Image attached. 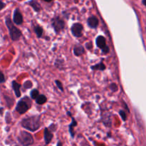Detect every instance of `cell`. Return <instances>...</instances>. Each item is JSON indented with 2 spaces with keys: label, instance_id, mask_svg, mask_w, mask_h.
<instances>
[{
  "label": "cell",
  "instance_id": "7a4b0ae2",
  "mask_svg": "<svg viewBox=\"0 0 146 146\" xmlns=\"http://www.w3.org/2000/svg\"><path fill=\"white\" fill-rule=\"evenodd\" d=\"M5 24L9 30V34L11 39L14 41L19 40L22 35V33L19 29L15 27L9 16H7L5 17Z\"/></svg>",
  "mask_w": 146,
  "mask_h": 146
},
{
  "label": "cell",
  "instance_id": "7402d4cb",
  "mask_svg": "<svg viewBox=\"0 0 146 146\" xmlns=\"http://www.w3.org/2000/svg\"><path fill=\"white\" fill-rule=\"evenodd\" d=\"M55 84H56V86L58 87V89H59L60 91H62V92H64V86H63L62 83H61L60 81H58V80H56Z\"/></svg>",
  "mask_w": 146,
  "mask_h": 146
},
{
  "label": "cell",
  "instance_id": "30bf717a",
  "mask_svg": "<svg viewBox=\"0 0 146 146\" xmlns=\"http://www.w3.org/2000/svg\"><path fill=\"white\" fill-rule=\"evenodd\" d=\"M96 46L98 48L102 50L107 46L106 39L104 36H98L97 38H96Z\"/></svg>",
  "mask_w": 146,
  "mask_h": 146
},
{
  "label": "cell",
  "instance_id": "83f0119b",
  "mask_svg": "<svg viewBox=\"0 0 146 146\" xmlns=\"http://www.w3.org/2000/svg\"><path fill=\"white\" fill-rule=\"evenodd\" d=\"M142 3L144 6L146 5V2H145V0H142Z\"/></svg>",
  "mask_w": 146,
  "mask_h": 146
},
{
  "label": "cell",
  "instance_id": "f546056e",
  "mask_svg": "<svg viewBox=\"0 0 146 146\" xmlns=\"http://www.w3.org/2000/svg\"><path fill=\"white\" fill-rule=\"evenodd\" d=\"M62 145V144H61V143L58 142V143H57V145Z\"/></svg>",
  "mask_w": 146,
  "mask_h": 146
},
{
  "label": "cell",
  "instance_id": "2e32d148",
  "mask_svg": "<svg viewBox=\"0 0 146 146\" xmlns=\"http://www.w3.org/2000/svg\"><path fill=\"white\" fill-rule=\"evenodd\" d=\"M36 103L38 105H43V104H46L47 101V98L45 95L44 94H39L37 96V98L35 99Z\"/></svg>",
  "mask_w": 146,
  "mask_h": 146
},
{
  "label": "cell",
  "instance_id": "5bb4252c",
  "mask_svg": "<svg viewBox=\"0 0 146 146\" xmlns=\"http://www.w3.org/2000/svg\"><path fill=\"white\" fill-rule=\"evenodd\" d=\"M91 69L93 71H104L106 69V66L104 64V63L103 61H101L98 64H95V65H92L91 66Z\"/></svg>",
  "mask_w": 146,
  "mask_h": 146
},
{
  "label": "cell",
  "instance_id": "484cf974",
  "mask_svg": "<svg viewBox=\"0 0 146 146\" xmlns=\"http://www.w3.org/2000/svg\"><path fill=\"white\" fill-rule=\"evenodd\" d=\"M5 7H6L5 3L3 2L1 0H0V11H1V9H4Z\"/></svg>",
  "mask_w": 146,
  "mask_h": 146
},
{
  "label": "cell",
  "instance_id": "6da1fadb",
  "mask_svg": "<svg viewBox=\"0 0 146 146\" xmlns=\"http://www.w3.org/2000/svg\"><path fill=\"white\" fill-rule=\"evenodd\" d=\"M20 123H21V126L25 129L28 130L31 132H35L41 128V117L40 115H37L25 117L21 120Z\"/></svg>",
  "mask_w": 146,
  "mask_h": 146
},
{
  "label": "cell",
  "instance_id": "44dd1931",
  "mask_svg": "<svg viewBox=\"0 0 146 146\" xmlns=\"http://www.w3.org/2000/svg\"><path fill=\"white\" fill-rule=\"evenodd\" d=\"M109 88L112 92H116L118 90V86L115 83H112V84L109 86Z\"/></svg>",
  "mask_w": 146,
  "mask_h": 146
},
{
  "label": "cell",
  "instance_id": "3957f363",
  "mask_svg": "<svg viewBox=\"0 0 146 146\" xmlns=\"http://www.w3.org/2000/svg\"><path fill=\"white\" fill-rule=\"evenodd\" d=\"M31 106V101L29 98L25 96L21 98L20 101L17 103L16 106V111L20 115L26 113L29 110Z\"/></svg>",
  "mask_w": 146,
  "mask_h": 146
},
{
  "label": "cell",
  "instance_id": "d6986e66",
  "mask_svg": "<svg viewBox=\"0 0 146 146\" xmlns=\"http://www.w3.org/2000/svg\"><path fill=\"white\" fill-rule=\"evenodd\" d=\"M64 60L62 59H56V60L55 63H54V66H55L56 68H59V69H61V66H64Z\"/></svg>",
  "mask_w": 146,
  "mask_h": 146
},
{
  "label": "cell",
  "instance_id": "603a6c76",
  "mask_svg": "<svg viewBox=\"0 0 146 146\" xmlns=\"http://www.w3.org/2000/svg\"><path fill=\"white\" fill-rule=\"evenodd\" d=\"M33 84L31 81H27L24 84V88H27V89H29V88H31L32 87Z\"/></svg>",
  "mask_w": 146,
  "mask_h": 146
},
{
  "label": "cell",
  "instance_id": "e0dca14e",
  "mask_svg": "<svg viewBox=\"0 0 146 146\" xmlns=\"http://www.w3.org/2000/svg\"><path fill=\"white\" fill-rule=\"evenodd\" d=\"M34 32H35L37 38H40L43 36V34H44V29H43L42 27H40L39 25H37L34 27Z\"/></svg>",
  "mask_w": 146,
  "mask_h": 146
},
{
  "label": "cell",
  "instance_id": "9a60e30c",
  "mask_svg": "<svg viewBox=\"0 0 146 146\" xmlns=\"http://www.w3.org/2000/svg\"><path fill=\"white\" fill-rule=\"evenodd\" d=\"M29 5L31 6L33 8V9L36 11V12H39L41 11V6L38 2H37L36 0H31L28 2Z\"/></svg>",
  "mask_w": 146,
  "mask_h": 146
},
{
  "label": "cell",
  "instance_id": "5b68a950",
  "mask_svg": "<svg viewBox=\"0 0 146 146\" xmlns=\"http://www.w3.org/2000/svg\"><path fill=\"white\" fill-rule=\"evenodd\" d=\"M51 26H52L56 34H60L61 31H62L64 29L66 23L61 17H58V16H56V17H54L51 19Z\"/></svg>",
  "mask_w": 146,
  "mask_h": 146
},
{
  "label": "cell",
  "instance_id": "ba28073f",
  "mask_svg": "<svg viewBox=\"0 0 146 146\" xmlns=\"http://www.w3.org/2000/svg\"><path fill=\"white\" fill-rule=\"evenodd\" d=\"M44 138L46 145H48L51 142L53 138H54V135H53L52 132H51V131L48 128H44Z\"/></svg>",
  "mask_w": 146,
  "mask_h": 146
},
{
  "label": "cell",
  "instance_id": "52a82bcc",
  "mask_svg": "<svg viewBox=\"0 0 146 146\" xmlns=\"http://www.w3.org/2000/svg\"><path fill=\"white\" fill-rule=\"evenodd\" d=\"M12 21L14 22V24L18 26L21 25L23 24V22H24V18H23L22 14H21V11H19V9L18 8H17L14 11Z\"/></svg>",
  "mask_w": 146,
  "mask_h": 146
},
{
  "label": "cell",
  "instance_id": "ac0fdd59",
  "mask_svg": "<svg viewBox=\"0 0 146 146\" xmlns=\"http://www.w3.org/2000/svg\"><path fill=\"white\" fill-rule=\"evenodd\" d=\"M39 94H40L38 90L36 89V88H34V89L31 90V91L30 92V97H31V98H32V99L35 100Z\"/></svg>",
  "mask_w": 146,
  "mask_h": 146
},
{
  "label": "cell",
  "instance_id": "9c48e42d",
  "mask_svg": "<svg viewBox=\"0 0 146 146\" xmlns=\"http://www.w3.org/2000/svg\"><path fill=\"white\" fill-rule=\"evenodd\" d=\"M87 24L90 28L96 29L99 24V21L96 16H91L87 19Z\"/></svg>",
  "mask_w": 146,
  "mask_h": 146
},
{
  "label": "cell",
  "instance_id": "277c9868",
  "mask_svg": "<svg viewBox=\"0 0 146 146\" xmlns=\"http://www.w3.org/2000/svg\"><path fill=\"white\" fill-rule=\"evenodd\" d=\"M17 140L20 145L24 146H28L33 145L34 143V138L31 133L25 131H21L17 137Z\"/></svg>",
  "mask_w": 146,
  "mask_h": 146
},
{
  "label": "cell",
  "instance_id": "4316f807",
  "mask_svg": "<svg viewBox=\"0 0 146 146\" xmlns=\"http://www.w3.org/2000/svg\"><path fill=\"white\" fill-rule=\"evenodd\" d=\"M123 104H124V105H125V109L127 110V112H128V113H130V109H129V108H128V106H127V104H125V102H123Z\"/></svg>",
  "mask_w": 146,
  "mask_h": 146
},
{
  "label": "cell",
  "instance_id": "8fae6325",
  "mask_svg": "<svg viewBox=\"0 0 146 146\" xmlns=\"http://www.w3.org/2000/svg\"><path fill=\"white\" fill-rule=\"evenodd\" d=\"M70 117H71V123H70V125H68V131H69L70 135H71V138H74V136H75V131H74V128L78 125V122H77L76 120L74 118V117L72 116V115H71Z\"/></svg>",
  "mask_w": 146,
  "mask_h": 146
},
{
  "label": "cell",
  "instance_id": "f1b7e54d",
  "mask_svg": "<svg viewBox=\"0 0 146 146\" xmlns=\"http://www.w3.org/2000/svg\"><path fill=\"white\" fill-rule=\"evenodd\" d=\"M44 1H45L46 2H51V1H53V0H44Z\"/></svg>",
  "mask_w": 146,
  "mask_h": 146
},
{
  "label": "cell",
  "instance_id": "7c38bea8",
  "mask_svg": "<svg viewBox=\"0 0 146 146\" xmlns=\"http://www.w3.org/2000/svg\"><path fill=\"white\" fill-rule=\"evenodd\" d=\"M74 51V54L76 56H81L85 53V48L84 47V46L78 44L74 47V51Z\"/></svg>",
  "mask_w": 146,
  "mask_h": 146
},
{
  "label": "cell",
  "instance_id": "d4e9b609",
  "mask_svg": "<svg viewBox=\"0 0 146 146\" xmlns=\"http://www.w3.org/2000/svg\"><path fill=\"white\" fill-rule=\"evenodd\" d=\"M101 51H102L103 54H108V53L110 52V48H109V46H108L107 45L105 47V48H103V49L101 50Z\"/></svg>",
  "mask_w": 146,
  "mask_h": 146
},
{
  "label": "cell",
  "instance_id": "8992f818",
  "mask_svg": "<svg viewBox=\"0 0 146 146\" xmlns=\"http://www.w3.org/2000/svg\"><path fill=\"white\" fill-rule=\"evenodd\" d=\"M83 31H84V26L81 23H74L71 27V34L76 38H80L83 36Z\"/></svg>",
  "mask_w": 146,
  "mask_h": 146
},
{
  "label": "cell",
  "instance_id": "4fadbf2b",
  "mask_svg": "<svg viewBox=\"0 0 146 146\" xmlns=\"http://www.w3.org/2000/svg\"><path fill=\"white\" fill-rule=\"evenodd\" d=\"M11 86H12V88L13 90H14V94H15L16 96H17V98L21 97V90H20V88H21V85H20L19 84H18L16 81H13L12 82H11Z\"/></svg>",
  "mask_w": 146,
  "mask_h": 146
},
{
  "label": "cell",
  "instance_id": "cb8c5ba5",
  "mask_svg": "<svg viewBox=\"0 0 146 146\" xmlns=\"http://www.w3.org/2000/svg\"><path fill=\"white\" fill-rule=\"evenodd\" d=\"M5 81H6L5 76H4V74H3L2 71H0V84H4V83H5Z\"/></svg>",
  "mask_w": 146,
  "mask_h": 146
},
{
  "label": "cell",
  "instance_id": "ffe728a7",
  "mask_svg": "<svg viewBox=\"0 0 146 146\" xmlns=\"http://www.w3.org/2000/svg\"><path fill=\"white\" fill-rule=\"evenodd\" d=\"M119 115H121V118L123 121H127V114L124 110H120L119 111Z\"/></svg>",
  "mask_w": 146,
  "mask_h": 146
}]
</instances>
